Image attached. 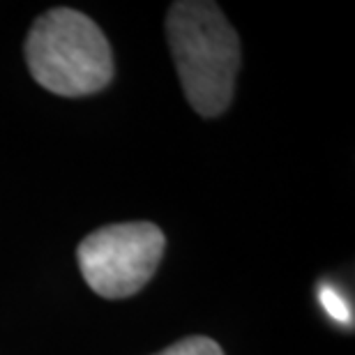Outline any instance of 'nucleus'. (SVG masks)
Wrapping results in <instances>:
<instances>
[{"mask_svg": "<svg viewBox=\"0 0 355 355\" xmlns=\"http://www.w3.org/2000/svg\"><path fill=\"white\" fill-rule=\"evenodd\" d=\"M166 37L189 106L203 118L229 109L240 69V40L219 5L180 0L166 14Z\"/></svg>", "mask_w": 355, "mask_h": 355, "instance_id": "1", "label": "nucleus"}, {"mask_svg": "<svg viewBox=\"0 0 355 355\" xmlns=\"http://www.w3.org/2000/svg\"><path fill=\"white\" fill-rule=\"evenodd\" d=\"M28 72L60 97H86L113 79V53L102 28L83 12L55 7L35 21L26 37Z\"/></svg>", "mask_w": 355, "mask_h": 355, "instance_id": "2", "label": "nucleus"}, {"mask_svg": "<svg viewBox=\"0 0 355 355\" xmlns=\"http://www.w3.org/2000/svg\"><path fill=\"white\" fill-rule=\"evenodd\" d=\"M166 238L153 222H125L92 231L76 250L88 286L106 300L139 293L157 272Z\"/></svg>", "mask_w": 355, "mask_h": 355, "instance_id": "3", "label": "nucleus"}, {"mask_svg": "<svg viewBox=\"0 0 355 355\" xmlns=\"http://www.w3.org/2000/svg\"><path fill=\"white\" fill-rule=\"evenodd\" d=\"M157 355H224V351L215 339L194 335V337H184L180 342L171 344L168 349H164Z\"/></svg>", "mask_w": 355, "mask_h": 355, "instance_id": "4", "label": "nucleus"}, {"mask_svg": "<svg viewBox=\"0 0 355 355\" xmlns=\"http://www.w3.org/2000/svg\"><path fill=\"white\" fill-rule=\"evenodd\" d=\"M318 300H321L323 309L328 311V314L335 318L337 323H351V307L349 302L344 300L342 293H337L335 288L330 286V284H323L321 288H318Z\"/></svg>", "mask_w": 355, "mask_h": 355, "instance_id": "5", "label": "nucleus"}]
</instances>
